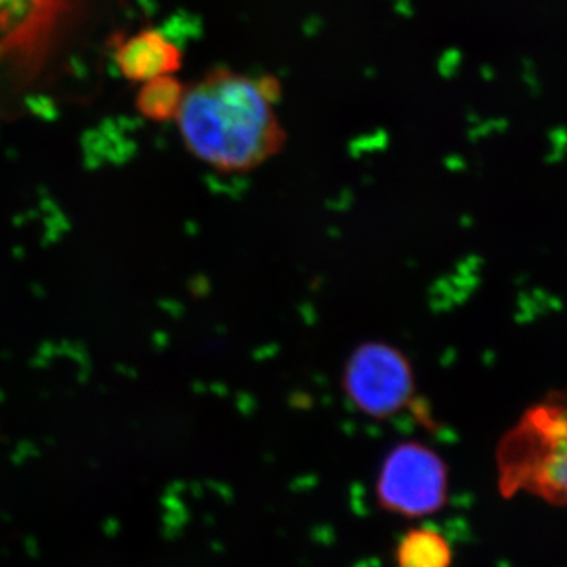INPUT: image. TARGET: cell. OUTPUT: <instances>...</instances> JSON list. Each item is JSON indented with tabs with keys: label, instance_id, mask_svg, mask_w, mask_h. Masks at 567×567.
<instances>
[{
	"label": "cell",
	"instance_id": "1",
	"mask_svg": "<svg viewBox=\"0 0 567 567\" xmlns=\"http://www.w3.org/2000/svg\"><path fill=\"white\" fill-rule=\"evenodd\" d=\"M281 82L218 66L186 89L178 132L186 151L223 174H248L286 147L276 112Z\"/></svg>",
	"mask_w": 567,
	"mask_h": 567
},
{
	"label": "cell",
	"instance_id": "2",
	"mask_svg": "<svg viewBox=\"0 0 567 567\" xmlns=\"http://www.w3.org/2000/svg\"><path fill=\"white\" fill-rule=\"evenodd\" d=\"M503 495L518 492L567 505V388L529 406L496 454Z\"/></svg>",
	"mask_w": 567,
	"mask_h": 567
},
{
	"label": "cell",
	"instance_id": "3",
	"mask_svg": "<svg viewBox=\"0 0 567 567\" xmlns=\"http://www.w3.org/2000/svg\"><path fill=\"white\" fill-rule=\"evenodd\" d=\"M341 388L350 404L364 416L391 420L415 402V368L398 346L371 339L354 347L347 357Z\"/></svg>",
	"mask_w": 567,
	"mask_h": 567
},
{
	"label": "cell",
	"instance_id": "4",
	"mask_svg": "<svg viewBox=\"0 0 567 567\" xmlns=\"http://www.w3.org/2000/svg\"><path fill=\"white\" fill-rule=\"evenodd\" d=\"M380 506L404 517H425L442 509L447 496L443 458L420 442L399 443L379 473Z\"/></svg>",
	"mask_w": 567,
	"mask_h": 567
},
{
	"label": "cell",
	"instance_id": "5",
	"mask_svg": "<svg viewBox=\"0 0 567 567\" xmlns=\"http://www.w3.org/2000/svg\"><path fill=\"white\" fill-rule=\"evenodd\" d=\"M182 51L158 31H145L118 47L115 62L123 76L147 82L181 70Z\"/></svg>",
	"mask_w": 567,
	"mask_h": 567
},
{
	"label": "cell",
	"instance_id": "6",
	"mask_svg": "<svg viewBox=\"0 0 567 567\" xmlns=\"http://www.w3.org/2000/svg\"><path fill=\"white\" fill-rule=\"evenodd\" d=\"M453 550L442 533L417 527L406 532L395 547L398 567H451Z\"/></svg>",
	"mask_w": 567,
	"mask_h": 567
},
{
	"label": "cell",
	"instance_id": "7",
	"mask_svg": "<svg viewBox=\"0 0 567 567\" xmlns=\"http://www.w3.org/2000/svg\"><path fill=\"white\" fill-rule=\"evenodd\" d=\"M186 89L173 76H159L147 81L137 95V110L155 122H169L181 112Z\"/></svg>",
	"mask_w": 567,
	"mask_h": 567
}]
</instances>
